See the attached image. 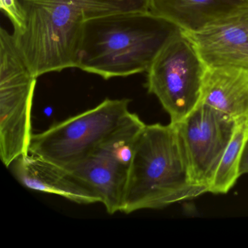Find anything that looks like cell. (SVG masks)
Wrapping results in <instances>:
<instances>
[{
    "mask_svg": "<svg viewBox=\"0 0 248 248\" xmlns=\"http://www.w3.org/2000/svg\"><path fill=\"white\" fill-rule=\"evenodd\" d=\"M21 27L16 44L36 78L78 66L85 21L149 12L148 0H16Z\"/></svg>",
    "mask_w": 248,
    "mask_h": 248,
    "instance_id": "6da1fadb",
    "label": "cell"
},
{
    "mask_svg": "<svg viewBox=\"0 0 248 248\" xmlns=\"http://www.w3.org/2000/svg\"><path fill=\"white\" fill-rule=\"evenodd\" d=\"M206 192L191 178L177 124H145L136 139L121 212L162 208Z\"/></svg>",
    "mask_w": 248,
    "mask_h": 248,
    "instance_id": "7a4b0ae2",
    "label": "cell"
},
{
    "mask_svg": "<svg viewBox=\"0 0 248 248\" xmlns=\"http://www.w3.org/2000/svg\"><path fill=\"white\" fill-rule=\"evenodd\" d=\"M176 29L149 12L88 20L84 25L77 68L104 79L147 72Z\"/></svg>",
    "mask_w": 248,
    "mask_h": 248,
    "instance_id": "3957f363",
    "label": "cell"
},
{
    "mask_svg": "<svg viewBox=\"0 0 248 248\" xmlns=\"http://www.w3.org/2000/svg\"><path fill=\"white\" fill-rule=\"evenodd\" d=\"M130 100L107 98L96 107L32 134L29 153L62 166L79 162L105 144L134 116Z\"/></svg>",
    "mask_w": 248,
    "mask_h": 248,
    "instance_id": "277c9868",
    "label": "cell"
},
{
    "mask_svg": "<svg viewBox=\"0 0 248 248\" xmlns=\"http://www.w3.org/2000/svg\"><path fill=\"white\" fill-rule=\"evenodd\" d=\"M37 79L18 50L13 34L1 28L0 157L7 168L29 153Z\"/></svg>",
    "mask_w": 248,
    "mask_h": 248,
    "instance_id": "5b68a950",
    "label": "cell"
},
{
    "mask_svg": "<svg viewBox=\"0 0 248 248\" xmlns=\"http://www.w3.org/2000/svg\"><path fill=\"white\" fill-rule=\"evenodd\" d=\"M207 68L191 40L176 29L146 72L148 92L157 98L171 123H181L200 104Z\"/></svg>",
    "mask_w": 248,
    "mask_h": 248,
    "instance_id": "8992f818",
    "label": "cell"
},
{
    "mask_svg": "<svg viewBox=\"0 0 248 248\" xmlns=\"http://www.w3.org/2000/svg\"><path fill=\"white\" fill-rule=\"evenodd\" d=\"M145 124L135 114L105 144L66 167L95 191L109 214L122 211L136 139Z\"/></svg>",
    "mask_w": 248,
    "mask_h": 248,
    "instance_id": "52a82bcc",
    "label": "cell"
},
{
    "mask_svg": "<svg viewBox=\"0 0 248 248\" xmlns=\"http://www.w3.org/2000/svg\"><path fill=\"white\" fill-rule=\"evenodd\" d=\"M191 178L207 189L236 130V123L205 104H200L176 124Z\"/></svg>",
    "mask_w": 248,
    "mask_h": 248,
    "instance_id": "ba28073f",
    "label": "cell"
},
{
    "mask_svg": "<svg viewBox=\"0 0 248 248\" xmlns=\"http://www.w3.org/2000/svg\"><path fill=\"white\" fill-rule=\"evenodd\" d=\"M184 33L207 67L248 71V5L198 31Z\"/></svg>",
    "mask_w": 248,
    "mask_h": 248,
    "instance_id": "9c48e42d",
    "label": "cell"
},
{
    "mask_svg": "<svg viewBox=\"0 0 248 248\" xmlns=\"http://www.w3.org/2000/svg\"><path fill=\"white\" fill-rule=\"evenodd\" d=\"M11 167L17 180L30 189L56 194L78 204L101 202L95 191L73 172L41 156L28 153Z\"/></svg>",
    "mask_w": 248,
    "mask_h": 248,
    "instance_id": "30bf717a",
    "label": "cell"
},
{
    "mask_svg": "<svg viewBox=\"0 0 248 248\" xmlns=\"http://www.w3.org/2000/svg\"><path fill=\"white\" fill-rule=\"evenodd\" d=\"M200 104L211 107L236 124H248V71L207 67Z\"/></svg>",
    "mask_w": 248,
    "mask_h": 248,
    "instance_id": "8fae6325",
    "label": "cell"
},
{
    "mask_svg": "<svg viewBox=\"0 0 248 248\" xmlns=\"http://www.w3.org/2000/svg\"><path fill=\"white\" fill-rule=\"evenodd\" d=\"M248 5L244 0H148L149 14L184 32L198 31Z\"/></svg>",
    "mask_w": 248,
    "mask_h": 248,
    "instance_id": "7c38bea8",
    "label": "cell"
},
{
    "mask_svg": "<svg viewBox=\"0 0 248 248\" xmlns=\"http://www.w3.org/2000/svg\"><path fill=\"white\" fill-rule=\"evenodd\" d=\"M248 137V124H237L213 177L209 192L226 194L239 178V164L242 148Z\"/></svg>",
    "mask_w": 248,
    "mask_h": 248,
    "instance_id": "4fadbf2b",
    "label": "cell"
},
{
    "mask_svg": "<svg viewBox=\"0 0 248 248\" xmlns=\"http://www.w3.org/2000/svg\"><path fill=\"white\" fill-rule=\"evenodd\" d=\"M246 173H248V137L242 148L239 164V177Z\"/></svg>",
    "mask_w": 248,
    "mask_h": 248,
    "instance_id": "5bb4252c",
    "label": "cell"
},
{
    "mask_svg": "<svg viewBox=\"0 0 248 248\" xmlns=\"http://www.w3.org/2000/svg\"><path fill=\"white\" fill-rule=\"evenodd\" d=\"M11 1H14V0H0V2H11Z\"/></svg>",
    "mask_w": 248,
    "mask_h": 248,
    "instance_id": "9a60e30c",
    "label": "cell"
},
{
    "mask_svg": "<svg viewBox=\"0 0 248 248\" xmlns=\"http://www.w3.org/2000/svg\"><path fill=\"white\" fill-rule=\"evenodd\" d=\"M244 1H245V2H248V0H244Z\"/></svg>",
    "mask_w": 248,
    "mask_h": 248,
    "instance_id": "2e32d148",
    "label": "cell"
}]
</instances>
